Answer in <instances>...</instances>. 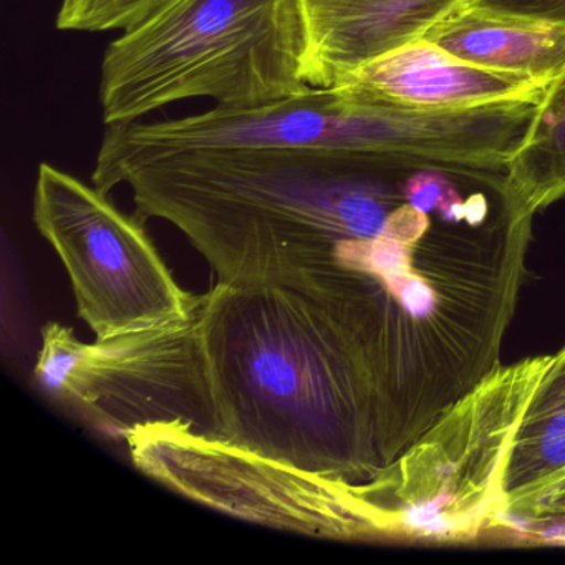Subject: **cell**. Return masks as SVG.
<instances>
[{
  "label": "cell",
  "instance_id": "cell-1",
  "mask_svg": "<svg viewBox=\"0 0 565 565\" xmlns=\"http://www.w3.org/2000/svg\"><path fill=\"white\" fill-rule=\"evenodd\" d=\"M196 327L214 438L352 484L398 458L365 370L302 287L217 282Z\"/></svg>",
  "mask_w": 565,
  "mask_h": 565
},
{
  "label": "cell",
  "instance_id": "cell-2",
  "mask_svg": "<svg viewBox=\"0 0 565 565\" xmlns=\"http://www.w3.org/2000/svg\"><path fill=\"white\" fill-rule=\"evenodd\" d=\"M412 171L313 154L196 150L121 174L143 220L177 226L220 284H282L333 263L342 241L385 226Z\"/></svg>",
  "mask_w": 565,
  "mask_h": 565
},
{
  "label": "cell",
  "instance_id": "cell-3",
  "mask_svg": "<svg viewBox=\"0 0 565 565\" xmlns=\"http://www.w3.org/2000/svg\"><path fill=\"white\" fill-rule=\"evenodd\" d=\"M302 0H160L104 54L105 125L206 98L254 108L307 90Z\"/></svg>",
  "mask_w": 565,
  "mask_h": 565
},
{
  "label": "cell",
  "instance_id": "cell-4",
  "mask_svg": "<svg viewBox=\"0 0 565 565\" xmlns=\"http://www.w3.org/2000/svg\"><path fill=\"white\" fill-rule=\"evenodd\" d=\"M475 147L469 111L406 110L365 100L343 85L309 87L244 110L214 107L154 124L107 125L92 180L108 194L130 168L196 150L282 151L380 170L455 173L471 161Z\"/></svg>",
  "mask_w": 565,
  "mask_h": 565
},
{
  "label": "cell",
  "instance_id": "cell-5",
  "mask_svg": "<svg viewBox=\"0 0 565 565\" xmlns=\"http://www.w3.org/2000/svg\"><path fill=\"white\" fill-rule=\"evenodd\" d=\"M551 359L499 365L360 484L380 539L462 544L502 527L509 448Z\"/></svg>",
  "mask_w": 565,
  "mask_h": 565
},
{
  "label": "cell",
  "instance_id": "cell-6",
  "mask_svg": "<svg viewBox=\"0 0 565 565\" xmlns=\"http://www.w3.org/2000/svg\"><path fill=\"white\" fill-rule=\"evenodd\" d=\"M32 217L61 257L78 317L97 340L183 326L200 313L204 294L184 290L143 223L121 213L95 184L41 163Z\"/></svg>",
  "mask_w": 565,
  "mask_h": 565
},
{
  "label": "cell",
  "instance_id": "cell-7",
  "mask_svg": "<svg viewBox=\"0 0 565 565\" xmlns=\"http://www.w3.org/2000/svg\"><path fill=\"white\" fill-rule=\"evenodd\" d=\"M145 475L217 511L300 534L379 539L360 484L312 475L183 425L127 436Z\"/></svg>",
  "mask_w": 565,
  "mask_h": 565
},
{
  "label": "cell",
  "instance_id": "cell-8",
  "mask_svg": "<svg viewBox=\"0 0 565 565\" xmlns=\"http://www.w3.org/2000/svg\"><path fill=\"white\" fill-rule=\"evenodd\" d=\"M196 319L94 343L82 342L61 323H47L35 380L118 438L161 425L210 435L213 412Z\"/></svg>",
  "mask_w": 565,
  "mask_h": 565
},
{
  "label": "cell",
  "instance_id": "cell-9",
  "mask_svg": "<svg viewBox=\"0 0 565 565\" xmlns=\"http://www.w3.org/2000/svg\"><path fill=\"white\" fill-rule=\"evenodd\" d=\"M337 85L375 104L423 111L542 100L548 87L522 75L459 61L425 39L372 58Z\"/></svg>",
  "mask_w": 565,
  "mask_h": 565
},
{
  "label": "cell",
  "instance_id": "cell-10",
  "mask_svg": "<svg viewBox=\"0 0 565 565\" xmlns=\"http://www.w3.org/2000/svg\"><path fill=\"white\" fill-rule=\"evenodd\" d=\"M466 0H302L309 87L340 84L360 65L418 41Z\"/></svg>",
  "mask_w": 565,
  "mask_h": 565
},
{
  "label": "cell",
  "instance_id": "cell-11",
  "mask_svg": "<svg viewBox=\"0 0 565 565\" xmlns=\"http://www.w3.org/2000/svg\"><path fill=\"white\" fill-rule=\"evenodd\" d=\"M452 57L548 85L565 68V29L459 6L422 35Z\"/></svg>",
  "mask_w": 565,
  "mask_h": 565
},
{
  "label": "cell",
  "instance_id": "cell-12",
  "mask_svg": "<svg viewBox=\"0 0 565 565\" xmlns=\"http://www.w3.org/2000/svg\"><path fill=\"white\" fill-rule=\"evenodd\" d=\"M564 472L565 347L552 355L512 438L504 469L508 511L547 488Z\"/></svg>",
  "mask_w": 565,
  "mask_h": 565
},
{
  "label": "cell",
  "instance_id": "cell-13",
  "mask_svg": "<svg viewBox=\"0 0 565 565\" xmlns=\"http://www.w3.org/2000/svg\"><path fill=\"white\" fill-rule=\"evenodd\" d=\"M505 188L531 216L565 198V68L537 105L509 163Z\"/></svg>",
  "mask_w": 565,
  "mask_h": 565
},
{
  "label": "cell",
  "instance_id": "cell-14",
  "mask_svg": "<svg viewBox=\"0 0 565 565\" xmlns=\"http://www.w3.org/2000/svg\"><path fill=\"white\" fill-rule=\"evenodd\" d=\"M160 0H61L55 25L64 32L124 31Z\"/></svg>",
  "mask_w": 565,
  "mask_h": 565
},
{
  "label": "cell",
  "instance_id": "cell-15",
  "mask_svg": "<svg viewBox=\"0 0 565 565\" xmlns=\"http://www.w3.org/2000/svg\"><path fill=\"white\" fill-rule=\"evenodd\" d=\"M508 519L521 537L565 544V472L537 494L512 505Z\"/></svg>",
  "mask_w": 565,
  "mask_h": 565
},
{
  "label": "cell",
  "instance_id": "cell-16",
  "mask_svg": "<svg viewBox=\"0 0 565 565\" xmlns=\"http://www.w3.org/2000/svg\"><path fill=\"white\" fill-rule=\"evenodd\" d=\"M465 4L521 21L565 29V0H466Z\"/></svg>",
  "mask_w": 565,
  "mask_h": 565
}]
</instances>
